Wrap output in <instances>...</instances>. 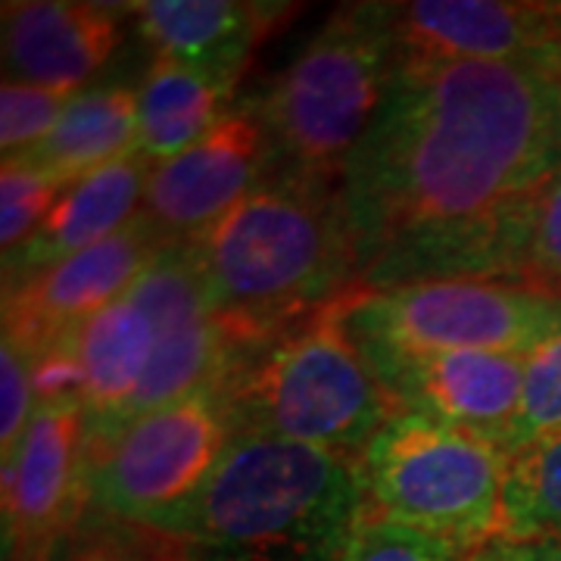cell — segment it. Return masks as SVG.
<instances>
[{"mask_svg":"<svg viewBox=\"0 0 561 561\" xmlns=\"http://www.w3.org/2000/svg\"><path fill=\"white\" fill-rule=\"evenodd\" d=\"M561 169V79L542 62L397 60L341 175L356 284L518 280L527 216Z\"/></svg>","mask_w":561,"mask_h":561,"instance_id":"cell-1","label":"cell"},{"mask_svg":"<svg viewBox=\"0 0 561 561\" xmlns=\"http://www.w3.org/2000/svg\"><path fill=\"white\" fill-rule=\"evenodd\" d=\"M187 247L231 356L356 284L341 179L278 169Z\"/></svg>","mask_w":561,"mask_h":561,"instance_id":"cell-2","label":"cell"},{"mask_svg":"<svg viewBox=\"0 0 561 561\" xmlns=\"http://www.w3.org/2000/svg\"><path fill=\"white\" fill-rule=\"evenodd\" d=\"M362 515L356 456L238 431L201 493L153 534L194 561H341Z\"/></svg>","mask_w":561,"mask_h":561,"instance_id":"cell-3","label":"cell"},{"mask_svg":"<svg viewBox=\"0 0 561 561\" xmlns=\"http://www.w3.org/2000/svg\"><path fill=\"white\" fill-rule=\"evenodd\" d=\"M359 284L231 356L221 393L238 431L362 459L400 409L350 331Z\"/></svg>","mask_w":561,"mask_h":561,"instance_id":"cell-4","label":"cell"},{"mask_svg":"<svg viewBox=\"0 0 561 561\" xmlns=\"http://www.w3.org/2000/svg\"><path fill=\"white\" fill-rule=\"evenodd\" d=\"M397 69L387 3L334 10L256 101L278 169L341 179Z\"/></svg>","mask_w":561,"mask_h":561,"instance_id":"cell-5","label":"cell"},{"mask_svg":"<svg viewBox=\"0 0 561 561\" xmlns=\"http://www.w3.org/2000/svg\"><path fill=\"white\" fill-rule=\"evenodd\" d=\"M365 512L461 546L502 537L508 456L453 424L397 412L359 459Z\"/></svg>","mask_w":561,"mask_h":561,"instance_id":"cell-6","label":"cell"},{"mask_svg":"<svg viewBox=\"0 0 561 561\" xmlns=\"http://www.w3.org/2000/svg\"><path fill=\"white\" fill-rule=\"evenodd\" d=\"M238 437L221 387L128 421L91 440V512L131 530H153L194 500Z\"/></svg>","mask_w":561,"mask_h":561,"instance_id":"cell-7","label":"cell"},{"mask_svg":"<svg viewBox=\"0 0 561 561\" xmlns=\"http://www.w3.org/2000/svg\"><path fill=\"white\" fill-rule=\"evenodd\" d=\"M356 341L405 350H478L530 356L561 334V297L493 278L421 280L393 290L362 287L350 306Z\"/></svg>","mask_w":561,"mask_h":561,"instance_id":"cell-8","label":"cell"},{"mask_svg":"<svg viewBox=\"0 0 561 561\" xmlns=\"http://www.w3.org/2000/svg\"><path fill=\"white\" fill-rule=\"evenodd\" d=\"M91 421L79 400L35 405L3 461V561H54L91 508Z\"/></svg>","mask_w":561,"mask_h":561,"instance_id":"cell-9","label":"cell"},{"mask_svg":"<svg viewBox=\"0 0 561 561\" xmlns=\"http://www.w3.org/2000/svg\"><path fill=\"white\" fill-rule=\"evenodd\" d=\"M128 294L150 319L153 359L119 427L197 390L219 387L231 365V343L209 306L187 243H165Z\"/></svg>","mask_w":561,"mask_h":561,"instance_id":"cell-10","label":"cell"},{"mask_svg":"<svg viewBox=\"0 0 561 561\" xmlns=\"http://www.w3.org/2000/svg\"><path fill=\"white\" fill-rule=\"evenodd\" d=\"M275 172V144L256 103L247 101L181 157L153 165L140 216L165 243H191Z\"/></svg>","mask_w":561,"mask_h":561,"instance_id":"cell-11","label":"cell"},{"mask_svg":"<svg viewBox=\"0 0 561 561\" xmlns=\"http://www.w3.org/2000/svg\"><path fill=\"white\" fill-rule=\"evenodd\" d=\"M356 343L400 412L453 424L505 453L522 409L527 356Z\"/></svg>","mask_w":561,"mask_h":561,"instance_id":"cell-12","label":"cell"},{"mask_svg":"<svg viewBox=\"0 0 561 561\" xmlns=\"http://www.w3.org/2000/svg\"><path fill=\"white\" fill-rule=\"evenodd\" d=\"M165 241L144 216L113 238L94 243L60 265L3 287V341L25 359H38L66 341L81 321L122 300Z\"/></svg>","mask_w":561,"mask_h":561,"instance_id":"cell-13","label":"cell"},{"mask_svg":"<svg viewBox=\"0 0 561 561\" xmlns=\"http://www.w3.org/2000/svg\"><path fill=\"white\" fill-rule=\"evenodd\" d=\"M397 60L542 62L549 3L415 0L387 3Z\"/></svg>","mask_w":561,"mask_h":561,"instance_id":"cell-14","label":"cell"},{"mask_svg":"<svg viewBox=\"0 0 561 561\" xmlns=\"http://www.w3.org/2000/svg\"><path fill=\"white\" fill-rule=\"evenodd\" d=\"M122 10L81 0L3 3V60L20 81L79 94L122 44Z\"/></svg>","mask_w":561,"mask_h":561,"instance_id":"cell-15","label":"cell"},{"mask_svg":"<svg viewBox=\"0 0 561 561\" xmlns=\"http://www.w3.org/2000/svg\"><path fill=\"white\" fill-rule=\"evenodd\" d=\"M153 57L175 60L234 91L253 50L287 7L238 0H144L128 3Z\"/></svg>","mask_w":561,"mask_h":561,"instance_id":"cell-16","label":"cell"},{"mask_svg":"<svg viewBox=\"0 0 561 561\" xmlns=\"http://www.w3.org/2000/svg\"><path fill=\"white\" fill-rule=\"evenodd\" d=\"M150 172L153 162L135 150L131 157L69 184L38 231L3 256V287L47 272L122 231L144 206Z\"/></svg>","mask_w":561,"mask_h":561,"instance_id":"cell-17","label":"cell"},{"mask_svg":"<svg viewBox=\"0 0 561 561\" xmlns=\"http://www.w3.org/2000/svg\"><path fill=\"white\" fill-rule=\"evenodd\" d=\"M81 371V405L91 421V440L110 437L138 397L153 359V328L131 294L81 321L66 337Z\"/></svg>","mask_w":561,"mask_h":561,"instance_id":"cell-18","label":"cell"},{"mask_svg":"<svg viewBox=\"0 0 561 561\" xmlns=\"http://www.w3.org/2000/svg\"><path fill=\"white\" fill-rule=\"evenodd\" d=\"M138 150V91L122 84H103L79 91L66 103L54 131L20 153V160L38 165L66 184H76L91 172Z\"/></svg>","mask_w":561,"mask_h":561,"instance_id":"cell-19","label":"cell"},{"mask_svg":"<svg viewBox=\"0 0 561 561\" xmlns=\"http://www.w3.org/2000/svg\"><path fill=\"white\" fill-rule=\"evenodd\" d=\"M231 94L181 62L153 57L138 88V150L153 165L175 160L219 125Z\"/></svg>","mask_w":561,"mask_h":561,"instance_id":"cell-20","label":"cell"},{"mask_svg":"<svg viewBox=\"0 0 561 561\" xmlns=\"http://www.w3.org/2000/svg\"><path fill=\"white\" fill-rule=\"evenodd\" d=\"M500 540L561 542V427L508 456Z\"/></svg>","mask_w":561,"mask_h":561,"instance_id":"cell-21","label":"cell"},{"mask_svg":"<svg viewBox=\"0 0 561 561\" xmlns=\"http://www.w3.org/2000/svg\"><path fill=\"white\" fill-rule=\"evenodd\" d=\"M69 184L20 157H7L0 172V241L3 256L28 241Z\"/></svg>","mask_w":561,"mask_h":561,"instance_id":"cell-22","label":"cell"},{"mask_svg":"<svg viewBox=\"0 0 561 561\" xmlns=\"http://www.w3.org/2000/svg\"><path fill=\"white\" fill-rule=\"evenodd\" d=\"M474 549L365 512L341 561H471Z\"/></svg>","mask_w":561,"mask_h":561,"instance_id":"cell-23","label":"cell"},{"mask_svg":"<svg viewBox=\"0 0 561 561\" xmlns=\"http://www.w3.org/2000/svg\"><path fill=\"white\" fill-rule=\"evenodd\" d=\"M561 427V334L524 359V393L518 421L505 453H518Z\"/></svg>","mask_w":561,"mask_h":561,"instance_id":"cell-24","label":"cell"},{"mask_svg":"<svg viewBox=\"0 0 561 561\" xmlns=\"http://www.w3.org/2000/svg\"><path fill=\"white\" fill-rule=\"evenodd\" d=\"M76 94L50 91L32 81L3 79L0 88V147L3 160L28 153L54 131L66 103Z\"/></svg>","mask_w":561,"mask_h":561,"instance_id":"cell-25","label":"cell"},{"mask_svg":"<svg viewBox=\"0 0 561 561\" xmlns=\"http://www.w3.org/2000/svg\"><path fill=\"white\" fill-rule=\"evenodd\" d=\"M518 284H530L561 297V169L542 184L530 206Z\"/></svg>","mask_w":561,"mask_h":561,"instance_id":"cell-26","label":"cell"},{"mask_svg":"<svg viewBox=\"0 0 561 561\" xmlns=\"http://www.w3.org/2000/svg\"><path fill=\"white\" fill-rule=\"evenodd\" d=\"M0 446H3V461L13 459L16 446L25 437V427L35 415L32 400H35V390H32V365L22 356L13 343L3 341L0 350Z\"/></svg>","mask_w":561,"mask_h":561,"instance_id":"cell-27","label":"cell"},{"mask_svg":"<svg viewBox=\"0 0 561 561\" xmlns=\"http://www.w3.org/2000/svg\"><path fill=\"white\" fill-rule=\"evenodd\" d=\"M81 561H194L191 552L181 546V542L169 540L162 534H153V530H144V542L138 549L131 546H113V549H94L88 552Z\"/></svg>","mask_w":561,"mask_h":561,"instance_id":"cell-28","label":"cell"},{"mask_svg":"<svg viewBox=\"0 0 561 561\" xmlns=\"http://www.w3.org/2000/svg\"><path fill=\"white\" fill-rule=\"evenodd\" d=\"M471 561H561V542H518L493 540L474 549Z\"/></svg>","mask_w":561,"mask_h":561,"instance_id":"cell-29","label":"cell"},{"mask_svg":"<svg viewBox=\"0 0 561 561\" xmlns=\"http://www.w3.org/2000/svg\"><path fill=\"white\" fill-rule=\"evenodd\" d=\"M542 66L561 79V3H549V41H546Z\"/></svg>","mask_w":561,"mask_h":561,"instance_id":"cell-30","label":"cell"}]
</instances>
